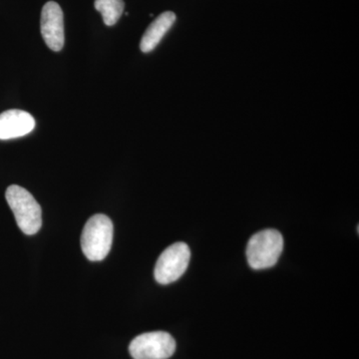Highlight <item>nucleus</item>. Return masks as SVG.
Segmentation results:
<instances>
[{"instance_id":"obj_1","label":"nucleus","mask_w":359,"mask_h":359,"mask_svg":"<svg viewBox=\"0 0 359 359\" xmlns=\"http://www.w3.org/2000/svg\"><path fill=\"white\" fill-rule=\"evenodd\" d=\"M113 242V224L107 216L94 215L85 224L81 248L87 259L100 262L109 254Z\"/></svg>"},{"instance_id":"obj_2","label":"nucleus","mask_w":359,"mask_h":359,"mask_svg":"<svg viewBox=\"0 0 359 359\" xmlns=\"http://www.w3.org/2000/svg\"><path fill=\"white\" fill-rule=\"evenodd\" d=\"M6 198L16 223L26 235H34L42 226L41 208L34 197L22 187H8Z\"/></svg>"},{"instance_id":"obj_3","label":"nucleus","mask_w":359,"mask_h":359,"mask_svg":"<svg viewBox=\"0 0 359 359\" xmlns=\"http://www.w3.org/2000/svg\"><path fill=\"white\" fill-rule=\"evenodd\" d=\"M283 250L282 233L276 230H264L255 233L247 247V259L250 268L266 269L278 263Z\"/></svg>"},{"instance_id":"obj_4","label":"nucleus","mask_w":359,"mask_h":359,"mask_svg":"<svg viewBox=\"0 0 359 359\" xmlns=\"http://www.w3.org/2000/svg\"><path fill=\"white\" fill-rule=\"evenodd\" d=\"M190 259V248L185 243H176L170 245L161 254L156 264V280L161 285L176 282L185 273Z\"/></svg>"},{"instance_id":"obj_5","label":"nucleus","mask_w":359,"mask_h":359,"mask_svg":"<svg viewBox=\"0 0 359 359\" xmlns=\"http://www.w3.org/2000/svg\"><path fill=\"white\" fill-rule=\"evenodd\" d=\"M176 351V341L165 332H147L138 335L129 346L134 359H168Z\"/></svg>"},{"instance_id":"obj_6","label":"nucleus","mask_w":359,"mask_h":359,"mask_svg":"<svg viewBox=\"0 0 359 359\" xmlns=\"http://www.w3.org/2000/svg\"><path fill=\"white\" fill-rule=\"evenodd\" d=\"M40 30L45 43L52 51H61L65 46V18L60 6L56 2L45 4L41 11Z\"/></svg>"},{"instance_id":"obj_7","label":"nucleus","mask_w":359,"mask_h":359,"mask_svg":"<svg viewBox=\"0 0 359 359\" xmlns=\"http://www.w3.org/2000/svg\"><path fill=\"white\" fill-rule=\"evenodd\" d=\"M34 128V118L26 111L7 110L0 114V140L20 138Z\"/></svg>"},{"instance_id":"obj_8","label":"nucleus","mask_w":359,"mask_h":359,"mask_svg":"<svg viewBox=\"0 0 359 359\" xmlns=\"http://www.w3.org/2000/svg\"><path fill=\"white\" fill-rule=\"evenodd\" d=\"M175 21H176V15L172 11L160 14L144 33L140 43L141 51L149 53L154 50L165 34L173 26Z\"/></svg>"},{"instance_id":"obj_9","label":"nucleus","mask_w":359,"mask_h":359,"mask_svg":"<svg viewBox=\"0 0 359 359\" xmlns=\"http://www.w3.org/2000/svg\"><path fill=\"white\" fill-rule=\"evenodd\" d=\"M94 6L101 13L104 23L107 26L115 25L124 11L123 0H95Z\"/></svg>"}]
</instances>
